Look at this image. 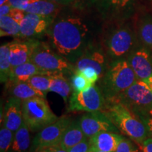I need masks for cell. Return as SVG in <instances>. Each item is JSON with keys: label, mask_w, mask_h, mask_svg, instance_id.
Here are the masks:
<instances>
[{"label": "cell", "mask_w": 152, "mask_h": 152, "mask_svg": "<svg viewBox=\"0 0 152 152\" xmlns=\"http://www.w3.org/2000/svg\"><path fill=\"white\" fill-rule=\"evenodd\" d=\"M25 14H26V12L17 9H12L10 16L12 17L15 20H16L19 24H20V23L22 22L23 19L24 18Z\"/></svg>", "instance_id": "35"}, {"label": "cell", "mask_w": 152, "mask_h": 152, "mask_svg": "<svg viewBox=\"0 0 152 152\" xmlns=\"http://www.w3.org/2000/svg\"><path fill=\"white\" fill-rule=\"evenodd\" d=\"M137 0H100L99 11L108 20H123L133 12Z\"/></svg>", "instance_id": "13"}, {"label": "cell", "mask_w": 152, "mask_h": 152, "mask_svg": "<svg viewBox=\"0 0 152 152\" xmlns=\"http://www.w3.org/2000/svg\"><path fill=\"white\" fill-rule=\"evenodd\" d=\"M71 83L73 92H80L92 86L86 77L82 74L79 71H74L73 75L71 76Z\"/></svg>", "instance_id": "28"}, {"label": "cell", "mask_w": 152, "mask_h": 152, "mask_svg": "<svg viewBox=\"0 0 152 152\" xmlns=\"http://www.w3.org/2000/svg\"><path fill=\"white\" fill-rule=\"evenodd\" d=\"M151 53H152V49H151Z\"/></svg>", "instance_id": "47"}, {"label": "cell", "mask_w": 152, "mask_h": 152, "mask_svg": "<svg viewBox=\"0 0 152 152\" xmlns=\"http://www.w3.org/2000/svg\"><path fill=\"white\" fill-rule=\"evenodd\" d=\"M33 88L37 90L46 96L49 92L51 84L50 73L42 72V73L33 75L27 81Z\"/></svg>", "instance_id": "27"}, {"label": "cell", "mask_w": 152, "mask_h": 152, "mask_svg": "<svg viewBox=\"0 0 152 152\" xmlns=\"http://www.w3.org/2000/svg\"><path fill=\"white\" fill-rule=\"evenodd\" d=\"M102 110L120 132L128 137L137 144H142L149 134L142 120L130 111L126 106L118 102H106Z\"/></svg>", "instance_id": "2"}, {"label": "cell", "mask_w": 152, "mask_h": 152, "mask_svg": "<svg viewBox=\"0 0 152 152\" xmlns=\"http://www.w3.org/2000/svg\"><path fill=\"white\" fill-rule=\"evenodd\" d=\"M142 151L152 152V137H149L141 144Z\"/></svg>", "instance_id": "37"}, {"label": "cell", "mask_w": 152, "mask_h": 152, "mask_svg": "<svg viewBox=\"0 0 152 152\" xmlns=\"http://www.w3.org/2000/svg\"><path fill=\"white\" fill-rule=\"evenodd\" d=\"M39 42V41L36 39H27L26 41H14L10 42L9 50L11 69L31 61L32 55Z\"/></svg>", "instance_id": "15"}, {"label": "cell", "mask_w": 152, "mask_h": 152, "mask_svg": "<svg viewBox=\"0 0 152 152\" xmlns=\"http://www.w3.org/2000/svg\"><path fill=\"white\" fill-rule=\"evenodd\" d=\"M9 92L11 96L18 99L21 102L36 97H46L43 93L33 88L28 82L11 83Z\"/></svg>", "instance_id": "21"}, {"label": "cell", "mask_w": 152, "mask_h": 152, "mask_svg": "<svg viewBox=\"0 0 152 152\" xmlns=\"http://www.w3.org/2000/svg\"><path fill=\"white\" fill-rule=\"evenodd\" d=\"M0 33H1V37L11 36V37H20V24L16 20H15L10 15L0 16Z\"/></svg>", "instance_id": "26"}, {"label": "cell", "mask_w": 152, "mask_h": 152, "mask_svg": "<svg viewBox=\"0 0 152 152\" xmlns=\"http://www.w3.org/2000/svg\"><path fill=\"white\" fill-rule=\"evenodd\" d=\"M14 132L1 125L0 130V152H9L14 140Z\"/></svg>", "instance_id": "29"}, {"label": "cell", "mask_w": 152, "mask_h": 152, "mask_svg": "<svg viewBox=\"0 0 152 152\" xmlns=\"http://www.w3.org/2000/svg\"><path fill=\"white\" fill-rule=\"evenodd\" d=\"M137 37L142 45L152 49V16H142L137 26Z\"/></svg>", "instance_id": "24"}, {"label": "cell", "mask_w": 152, "mask_h": 152, "mask_svg": "<svg viewBox=\"0 0 152 152\" xmlns=\"http://www.w3.org/2000/svg\"><path fill=\"white\" fill-rule=\"evenodd\" d=\"M30 144V129L23 122L21 127L14 132V140L9 152H28Z\"/></svg>", "instance_id": "23"}, {"label": "cell", "mask_w": 152, "mask_h": 152, "mask_svg": "<svg viewBox=\"0 0 152 152\" xmlns=\"http://www.w3.org/2000/svg\"><path fill=\"white\" fill-rule=\"evenodd\" d=\"M12 9L13 8L11 7V6L8 2L2 5H0V16L10 15Z\"/></svg>", "instance_id": "36"}, {"label": "cell", "mask_w": 152, "mask_h": 152, "mask_svg": "<svg viewBox=\"0 0 152 152\" xmlns=\"http://www.w3.org/2000/svg\"><path fill=\"white\" fill-rule=\"evenodd\" d=\"M145 83H147V85L149 86V87L150 88V90H151V92H152V76H151V77H150L145 82Z\"/></svg>", "instance_id": "41"}, {"label": "cell", "mask_w": 152, "mask_h": 152, "mask_svg": "<svg viewBox=\"0 0 152 152\" xmlns=\"http://www.w3.org/2000/svg\"><path fill=\"white\" fill-rule=\"evenodd\" d=\"M86 139L87 137L82 130L79 121H72L64 132L59 146L63 149L68 150Z\"/></svg>", "instance_id": "18"}, {"label": "cell", "mask_w": 152, "mask_h": 152, "mask_svg": "<svg viewBox=\"0 0 152 152\" xmlns=\"http://www.w3.org/2000/svg\"><path fill=\"white\" fill-rule=\"evenodd\" d=\"M84 1H85L87 3H90V4H95L96 2H99L100 0H84Z\"/></svg>", "instance_id": "43"}, {"label": "cell", "mask_w": 152, "mask_h": 152, "mask_svg": "<svg viewBox=\"0 0 152 152\" xmlns=\"http://www.w3.org/2000/svg\"><path fill=\"white\" fill-rule=\"evenodd\" d=\"M90 140L87 138L86 140H83L76 145L73 146V147L70 148L68 150V152H90Z\"/></svg>", "instance_id": "32"}, {"label": "cell", "mask_w": 152, "mask_h": 152, "mask_svg": "<svg viewBox=\"0 0 152 152\" xmlns=\"http://www.w3.org/2000/svg\"><path fill=\"white\" fill-rule=\"evenodd\" d=\"M42 72L33 61H30L13 68L10 80L9 82L11 83L27 82L33 75Z\"/></svg>", "instance_id": "22"}, {"label": "cell", "mask_w": 152, "mask_h": 152, "mask_svg": "<svg viewBox=\"0 0 152 152\" xmlns=\"http://www.w3.org/2000/svg\"><path fill=\"white\" fill-rule=\"evenodd\" d=\"M51 152H68V150L63 149L60 147V146H56V147H54Z\"/></svg>", "instance_id": "39"}, {"label": "cell", "mask_w": 152, "mask_h": 152, "mask_svg": "<svg viewBox=\"0 0 152 152\" xmlns=\"http://www.w3.org/2000/svg\"><path fill=\"white\" fill-rule=\"evenodd\" d=\"M148 115H150V116L152 117V110H151V111H149V113H148Z\"/></svg>", "instance_id": "45"}, {"label": "cell", "mask_w": 152, "mask_h": 152, "mask_svg": "<svg viewBox=\"0 0 152 152\" xmlns=\"http://www.w3.org/2000/svg\"><path fill=\"white\" fill-rule=\"evenodd\" d=\"M91 67L97 72L100 78L103 77L107 69L106 57L100 49L90 45L81 56L75 63V71H80L83 68Z\"/></svg>", "instance_id": "14"}, {"label": "cell", "mask_w": 152, "mask_h": 152, "mask_svg": "<svg viewBox=\"0 0 152 152\" xmlns=\"http://www.w3.org/2000/svg\"><path fill=\"white\" fill-rule=\"evenodd\" d=\"M51 84L49 92H53L59 94L67 102L68 99L73 93L71 81L64 76V73H50Z\"/></svg>", "instance_id": "20"}, {"label": "cell", "mask_w": 152, "mask_h": 152, "mask_svg": "<svg viewBox=\"0 0 152 152\" xmlns=\"http://www.w3.org/2000/svg\"><path fill=\"white\" fill-rule=\"evenodd\" d=\"M90 152H106V151H101V150H99V149H96V148H94V147H90Z\"/></svg>", "instance_id": "42"}, {"label": "cell", "mask_w": 152, "mask_h": 152, "mask_svg": "<svg viewBox=\"0 0 152 152\" xmlns=\"http://www.w3.org/2000/svg\"><path fill=\"white\" fill-rule=\"evenodd\" d=\"M23 123L22 102L11 96L5 105L3 125H1L15 132L21 127Z\"/></svg>", "instance_id": "16"}, {"label": "cell", "mask_w": 152, "mask_h": 152, "mask_svg": "<svg viewBox=\"0 0 152 152\" xmlns=\"http://www.w3.org/2000/svg\"><path fill=\"white\" fill-rule=\"evenodd\" d=\"M29 1H32V0H29Z\"/></svg>", "instance_id": "46"}, {"label": "cell", "mask_w": 152, "mask_h": 152, "mask_svg": "<svg viewBox=\"0 0 152 152\" xmlns=\"http://www.w3.org/2000/svg\"><path fill=\"white\" fill-rule=\"evenodd\" d=\"M9 0H0V5H2L8 2Z\"/></svg>", "instance_id": "44"}, {"label": "cell", "mask_w": 152, "mask_h": 152, "mask_svg": "<svg viewBox=\"0 0 152 152\" xmlns=\"http://www.w3.org/2000/svg\"><path fill=\"white\" fill-rule=\"evenodd\" d=\"M23 122L30 130L35 132L58 119L44 97H36L22 102Z\"/></svg>", "instance_id": "6"}, {"label": "cell", "mask_w": 152, "mask_h": 152, "mask_svg": "<svg viewBox=\"0 0 152 152\" xmlns=\"http://www.w3.org/2000/svg\"><path fill=\"white\" fill-rule=\"evenodd\" d=\"M59 6L50 0H32L30 1L26 13L56 18L59 11Z\"/></svg>", "instance_id": "19"}, {"label": "cell", "mask_w": 152, "mask_h": 152, "mask_svg": "<svg viewBox=\"0 0 152 152\" xmlns=\"http://www.w3.org/2000/svg\"><path fill=\"white\" fill-rule=\"evenodd\" d=\"M29 2V0H9L8 1V3L13 9H20L25 12L28 8Z\"/></svg>", "instance_id": "33"}, {"label": "cell", "mask_w": 152, "mask_h": 152, "mask_svg": "<svg viewBox=\"0 0 152 152\" xmlns=\"http://www.w3.org/2000/svg\"><path fill=\"white\" fill-rule=\"evenodd\" d=\"M138 37L128 24L120 25L112 29L105 39L106 54L113 61L127 58L137 46Z\"/></svg>", "instance_id": "4"}, {"label": "cell", "mask_w": 152, "mask_h": 152, "mask_svg": "<svg viewBox=\"0 0 152 152\" xmlns=\"http://www.w3.org/2000/svg\"><path fill=\"white\" fill-rule=\"evenodd\" d=\"M33 61L42 71L47 73H64L75 71L71 63L54 51L45 42H39L31 57Z\"/></svg>", "instance_id": "7"}, {"label": "cell", "mask_w": 152, "mask_h": 152, "mask_svg": "<svg viewBox=\"0 0 152 152\" xmlns=\"http://www.w3.org/2000/svg\"><path fill=\"white\" fill-rule=\"evenodd\" d=\"M53 147H47V148H42V149H38L35 152H51L53 149Z\"/></svg>", "instance_id": "40"}, {"label": "cell", "mask_w": 152, "mask_h": 152, "mask_svg": "<svg viewBox=\"0 0 152 152\" xmlns=\"http://www.w3.org/2000/svg\"><path fill=\"white\" fill-rule=\"evenodd\" d=\"M106 102L122 104L138 117L147 115L152 110V92L145 82L137 80L117 97Z\"/></svg>", "instance_id": "5"}, {"label": "cell", "mask_w": 152, "mask_h": 152, "mask_svg": "<svg viewBox=\"0 0 152 152\" xmlns=\"http://www.w3.org/2000/svg\"><path fill=\"white\" fill-rule=\"evenodd\" d=\"M127 59L140 80L146 82L152 76L151 50L144 45H137Z\"/></svg>", "instance_id": "11"}, {"label": "cell", "mask_w": 152, "mask_h": 152, "mask_svg": "<svg viewBox=\"0 0 152 152\" xmlns=\"http://www.w3.org/2000/svg\"><path fill=\"white\" fill-rule=\"evenodd\" d=\"M115 152H140V151L131 139L125 137L120 142Z\"/></svg>", "instance_id": "30"}, {"label": "cell", "mask_w": 152, "mask_h": 152, "mask_svg": "<svg viewBox=\"0 0 152 152\" xmlns=\"http://www.w3.org/2000/svg\"><path fill=\"white\" fill-rule=\"evenodd\" d=\"M79 71L80 72V73L86 77L87 80H88L92 85H94L95 83H96L99 79H100V77L98 73L96 72V70L93 68L87 67L83 68V69H82Z\"/></svg>", "instance_id": "31"}, {"label": "cell", "mask_w": 152, "mask_h": 152, "mask_svg": "<svg viewBox=\"0 0 152 152\" xmlns=\"http://www.w3.org/2000/svg\"><path fill=\"white\" fill-rule=\"evenodd\" d=\"M125 137L118 132L103 131L89 139L91 147L106 152H115Z\"/></svg>", "instance_id": "17"}, {"label": "cell", "mask_w": 152, "mask_h": 152, "mask_svg": "<svg viewBox=\"0 0 152 152\" xmlns=\"http://www.w3.org/2000/svg\"><path fill=\"white\" fill-rule=\"evenodd\" d=\"M106 99L99 87L94 85L80 92H73L70 96L68 111L94 112L102 111Z\"/></svg>", "instance_id": "8"}, {"label": "cell", "mask_w": 152, "mask_h": 152, "mask_svg": "<svg viewBox=\"0 0 152 152\" xmlns=\"http://www.w3.org/2000/svg\"><path fill=\"white\" fill-rule=\"evenodd\" d=\"M142 121L143 122L144 125H145L146 128L149 134V136L152 137V117L150 115H140L139 116Z\"/></svg>", "instance_id": "34"}, {"label": "cell", "mask_w": 152, "mask_h": 152, "mask_svg": "<svg viewBox=\"0 0 152 152\" xmlns=\"http://www.w3.org/2000/svg\"><path fill=\"white\" fill-rule=\"evenodd\" d=\"M127 58L113 61L102 77L101 90L106 101H111L137 80Z\"/></svg>", "instance_id": "3"}, {"label": "cell", "mask_w": 152, "mask_h": 152, "mask_svg": "<svg viewBox=\"0 0 152 152\" xmlns=\"http://www.w3.org/2000/svg\"><path fill=\"white\" fill-rule=\"evenodd\" d=\"M47 34L52 48L71 63H75L90 45V25L79 15L56 18Z\"/></svg>", "instance_id": "1"}, {"label": "cell", "mask_w": 152, "mask_h": 152, "mask_svg": "<svg viewBox=\"0 0 152 152\" xmlns=\"http://www.w3.org/2000/svg\"><path fill=\"white\" fill-rule=\"evenodd\" d=\"M50 1H54V2L60 5H68L73 2L74 0H50Z\"/></svg>", "instance_id": "38"}, {"label": "cell", "mask_w": 152, "mask_h": 152, "mask_svg": "<svg viewBox=\"0 0 152 152\" xmlns=\"http://www.w3.org/2000/svg\"><path fill=\"white\" fill-rule=\"evenodd\" d=\"M78 121L82 130L88 139L103 131L118 133L120 132L102 111L88 112L82 115Z\"/></svg>", "instance_id": "10"}, {"label": "cell", "mask_w": 152, "mask_h": 152, "mask_svg": "<svg viewBox=\"0 0 152 152\" xmlns=\"http://www.w3.org/2000/svg\"><path fill=\"white\" fill-rule=\"evenodd\" d=\"M56 18L26 13L20 23V36L24 39H35L47 33Z\"/></svg>", "instance_id": "12"}, {"label": "cell", "mask_w": 152, "mask_h": 152, "mask_svg": "<svg viewBox=\"0 0 152 152\" xmlns=\"http://www.w3.org/2000/svg\"><path fill=\"white\" fill-rule=\"evenodd\" d=\"M10 42L4 44L0 47V80L1 83H8L11 75L10 61Z\"/></svg>", "instance_id": "25"}, {"label": "cell", "mask_w": 152, "mask_h": 152, "mask_svg": "<svg viewBox=\"0 0 152 152\" xmlns=\"http://www.w3.org/2000/svg\"><path fill=\"white\" fill-rule=\"evenodd\" d=\"M71 122V118L64 115L42 129L34 138L32 149L35 152L42 148L59 146L62 137Z\"/></svg>", "instance_id": "9"}]
</instances>
